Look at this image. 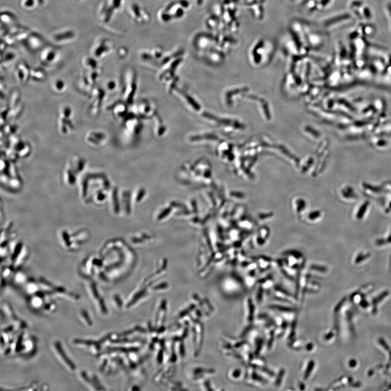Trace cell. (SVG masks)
<instances>
[{"instance_id": "5", "label": "cell", "mask_w": 391, "mask_h": 391, "mask_svg": "<svg viewBox=\"0 0 391 391\" xmlns=\"http://www.w3.org/2000/svg\"><path fill=\"white\" fill-rule=\"evenodd\" d=\"M31 68L25 61L19 62L16 68L15 74L19 83L25 84L31 78Z\"/></svg>"}, {"instance_id": "10", "label": "cell", "mask_w": 391, "mask_h": 391, "mask_svg": "<svg viewBox=\"0 0 391 391\" xmlns=\"http://www.w3.org/2000/svg\"><path fill=\"white\" fill-rule=\"evenodd\" d=\"M17 57V53L13 50H9V48L5 51L2 53V64L5 66L8 65L13 62Z\"/></svg>"}, {"instance_id": "1", "label": "cell", "mask_w": 391, "mask_h": 391, "mask_svg": "<svg viewBox=\"0 0 391 391\" xmlns=\"http://www.w3.org/2000/svg\"><path fill=\"white\" fill-rule=\"evenodd\" d=\"M76 30L71 27H63L52 32L49 37L50 44L60 47L69 44L77 38Z\"/></svg>"}, {"instance_id": "6", "label": "cell", "mask_w": 391, "mask_h": 391, "mask_svg": "<svg viewBox=\"0 0 391 391\" xmlns=\"http://www.w3.org/2000/svg\"><path fill=\"white\" fill-rule=\"evenodd\" d=\"M17 20L18 18L15 14L10 10L5 9L2 11L1 21L2 26L9 29L11 27L18 24Z\"/></svg>"}, {"instance_id": "9", "label": "cell", "mask_w": 391, "mask_h": 391, "mask_svg": "<svg viewBox=\"0 0 391 391\" xmlns=\"http://www.w3.org/2000/svg\"><path fill=\"white\" fill-rule=\"evenodd\" d=\"M54 347L55 350H56V352L58 353L59 358H61V360H62L63 363H65L66 367L67 368L70 369L71 370H74V366L73 365V363L70 361V360L67 358V356L64 353L62 347H61V346L60 347L59 343H55Z\"/></svg>"}, {"instance_id": "11", "label": "cell", "mask_w": 391, "mask_h": 391, "mask_svg": "<svg viewBox=\"0 0 391 391\" xmlns=\"http://www.w3.org/2000/svg\"><path fill=\"white\" fill-rule=\"evenodd\" d=\"M46 76L45 70L42 67H36L31 69V78L34 81H44Z\"/></svg>"}, {"instance_id": "13", "label": "cell", "mask_w": 391, "mask_h": 391, "mask_svg": "<svg viewBox=\"0 0 391 391\" xmlns=\"http://www.w3.org/2000/svg\"><path fill=\"white\" fill-rule=\"evenodd\" d=\"M77 1H79V0H77Z\"/></svg>"}, {"instance_id": "4", "label": "cell", "mask_w": 391, "mask_h": 391, "mask_svg": "<svg viewBox=\"0 0 391 391\" xmlns=\"http://www.w3.org/2000/svg\"><path fill=\"white\" fill-rule=\"evenodd\" d=\"M58 47L49 44L45 46L40 51L39 61L41 64L44 66H52L57 64L59 59L60 54Z\"/></svg>"}, {"instance_id": "3", "label": "cell", "mask_w": 391, "mask_h": 391, "mask_svg": "<svg viewBox=\"0 0 391 391\" xmlns=\"http://www.w3.org/2000/svg\"><path fill=\"white\" fill-rule=\"evenodd\" d=\"M26 49L31 53H34L42 51L44 48L50 44L39 33L31 31L29 35L23 42Z\"/></svg>"}, {"instance_id": "12", "label": "cell", "mask_w": 391, "mask_h": 391, "mask_svg": "<svg viewBox=\"0 0 391 391\" xmlns=\"http://www.w3.org/2000/svg\"><path fill=\"white\" fill-rule=\"evenodd\" d=\"M53 91L57 93H64L66 90V85L65 82L61 80H57L53 82L52 85Z\"/></svg>"}, {"instance_id": "2", "label": "cell", "mask_w": 391, "mask_h": 391, "mask_svg": "<svg viewBox=\"0 0 391 391\" xmlns=\"http://www.w3.org/2000/svg\"><path fill=\"white\" fill-rule=\"evenodd\" d=\"M113 45L111 41L106 38H99L95 40L91 48V54L97 59L104 58L113 50Z\"/></svg>"}, {"instance_id": "8", "label": "cell", "mask_w": 391, "mask_h": 391, "mask_svg": "<svg viewBox=\"0 0 391 391\" xmlns=\"http://www.w3.org/2000/svg\"><path fill=\"white\" fill-rule=\"evenodd\" d=\"M82 65L86 70L91 71L99 68L98 59L91 56L84 57L82 59Z\"/></svg>"}, {"instance_id": "7", "label": "cell", "mask_w": 391, "mask_h": 391, "mask_svg": "<svg viewBox=\"0 0 391 391\" xmlns=\"http://www.w3.org/2000/svg\"><path fill=\"white\" fill-rule=\"evenodd\" d=\"M46 0H20V6L26 11H32L45 5Z\"/></svg>"}]
</instances>
